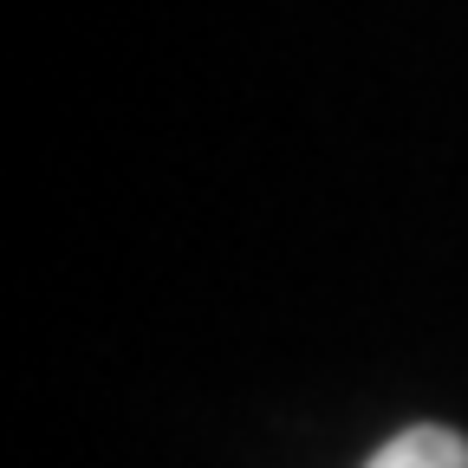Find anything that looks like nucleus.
Returning <instances> with one entry per match:
<instances>
[{
  "instance_id": "f257e3e1",
  "label": "nucleus",
  "mask_w": 468,
  "mask_h": 468,
  "mask_svg": "<svg viewBox=\"0 0 468 468\" xmlns=\"http://www.w3.org/2000/svg\"><path fill=\"white\" fill-rule=\"evenodd\" d=\"M365 468H468V436L442 430V423H417V430L390 436Z\"/></svg>"
}]
</instances>
